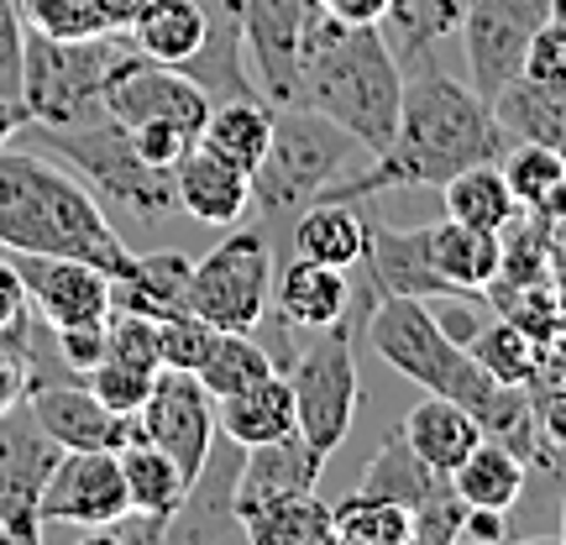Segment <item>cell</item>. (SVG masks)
Returning a JSON list of instances; mask_svg holds the SVG:
<instances>
[{
    "label": "cell",
    "instance_id": "6da1fadb",
    "mask_svg": "<svg viewBox=\"0 0 566 545\" xmlns=\"http://www.w3.org/2000/svg\"><path fill=\"white\" fill-rule=\"evenodd\" d=\"M509 153V137L493 105L472 84L451 80L441 69H424L405 80V111L399 132L367 168H352L325 200H363L384 189H441L451 174L472 163H499Z\"/></svg>",
    "mask_w": 566,
    "mask_h": 545
},
{
    "label": "cell",
    "instance_id": "7a4b0ae2",
    "mask_svg": "<svg viewBox=\"0 0 566 545\" xmlns=\"http://www.w3.org/2000/svg\"><path fill=\"white\" fill-rule=\"evenodd\" d=\"M352 132L378 158L405 111V69L384 42L378 21L373 27H346L331 17L321 0H304L300 21V101Z\"/></svg>",
    "mask_w": 566,
    "mask_h": 545
},
{
    "label": "cell",
    "instance_id": "3957f363",
    "mask_svg": "<svg viewBox=\"0 0 566 545\" xmlns=\"http://www.w3.org/2000/svg\"><path fill=\"white\" fill-rule=\"evenodd\" d=\"M0 247L80 258L105 268L111 279H122L137 258L80 174H69L38 147H11V142L0 147Z\"/></svg>",
    "mask_w": 566,
    "mask_h": 545
},
{
    "label": "cell",
    "instance_id": "277c9868",
    "mask_svg": "<svg viewBox=\"0 0 566 545\" xmlns=\"http://www.w3.org/2000/svg\"><path fill=\"white\" fill-rule=\"evenodd\" d=\"M27 147H38L48 158H59L69 174H80L90 184V195L105 205V210H122L132 221L142 226H158L163 216H174L179 200H174V174L168 168H153L142 158L126 126L111 116V111H95L84 122H69V126H42V122H27L17 132Z\"/></svg>",
    "mask_w": 566,
    "mask_h": 545
},
{
    "label": "cell",
    "instance_id": "5b68a950",
    "mask_svg": "<svg viewBox=\"0 0 566 545\" xmlns=\"http://www.w3.org/2000/svg\"><path fill=\"white\" fill-rule=\"evenodd\" d=\"M357 158H367V147L331 116L310 111V105H279L268 153L252 168V210L263 216L268 231L294 221L304 205L325 200L352 174Z\"/></svg>",
    "mask_w": 566,
    "mask_h": 545
},
{
    "label": "cell",
    "instance_id": "8992f818",
    "mask_svg": "<svg viewBox=\"0 0 566 545\" xmlns=\"http://www.w3.org/2000/svg\"><path fill=\"white\" fill-rule=\"evenodd\" d=\"M363 289L352 283V310L342 321L321 325V336L304 346L289 363V388H294V430L315 446L321 457H331L336 446L352 436L357 409H363V378H357V331L367 325L373 304L384 300V283L373 279V268L357 263Z\"/></svg>",
    "mask_w": 566,
    "mask_h": 545
},
{
    "label": "cell",
    "instance_id": "52a82bcc",
    "mask_svg": "<svg viewBox=\"0 0 566 545\" xmlns=\"http://www.w3.org/2000/svg\"><path fill=\"white\" fill-rule=\"evenodd\" d=\"M126 32H95V38H48L27 27V59H21V105L42 126H69L101 111L105 80L122 59Z\"/></svg>",
    "mask_w": 566,
    "mask_h": 545
},
{
    "label": "cell",
    "instance_id": "ba28073f",
    "mask_svg": "<svg viewBox=\"0 0 566 545\" xmlns=\"http://www.w3.org/2000/svg\"><path fill=\"white\" fill-rule=\"evenodd\" d=\"M273 300V242L268 226H242L189 268V310L216 331H258Z\"/></svg>",
    "mask_w": 566,
    "mask_h": 545
},
{
    "label": "cell",
    "instance_id": "9c48e42d",
    "mask_svg": "<svg viewBox=\"0 0 566 545\" xmlns=\"http://www.w3.org/2000/svg\"><path fill=\"white\" fill-rule=\"evenodd\" d=\"M59 457L63 446L38 425L27 399L0 415V541L17 545L42 541L38 504H42V483H48Z\"/></svg>",
    "mask_w": 566,
    "mask_h": 545
},
{
    "label": "cell",
    "instance_id": "30bf717a",
    "mask_svg": "<svg viewBox=\"0 0 566 545\" xmlns=\"http://www.w3.org/2000/svg\"><path fill=\"white\" fill-rule=\"evenodd\" d=\"M101 105L122 126L168 122V126H184L189 137H200L205 116H210V105L216 101H210L184 69H174V63H153V59H142V53L126 48L122 59H116V69H111V80H105Z\"/></svg>",
    "mask_w": 566,
    "mask_h": 545
},
{
    "label": "cell",
    "instance_id": "8fae6325",
    "mask_svg": "<svg viewBox=\"0 0 566 545\" xmlns=\"http://www.w3.org/2000/svg\"><path fill=\"white\" fill-rule=\"evenodd\" d=\"M551 17V0H472L462 17V53H467V84L493 101L509 80L525 74L530 38Z\"/></svg>",
    "mask_w": 566,
    "mask_h": 545
},
{
    "label": "cell",
    "instance_id": "7c38bea8",
    "mask_svg": "<svg viewBox=\"0 0 566 545\" xmlns=\"http://www.w3.org/2000/svg\"><path fill=\"white\" fill-rule=\"evenodd\" d=\"M132 499H126L122 457L116 451H63L48 483H42V535L48 530H80L95 535L111 520H122Z\"/></svg>",
    "mask_w": 566,
    "mask_h": 545
},
{
    "label": "cell",
    "instance_id": "4fadbf2b",
    "mask_svg": "<svg viewBox=\"0 0 566 545\" xmlns=\"http://www.w3.org/2000/svg\"><path fill=\"white\" fill-rule=\"evenodd\" d=\"M137 420H142V436L158 446L163 457H174L189 483H195V472L205 467L210 446L221 436L216 399L205 394V384L195 373H174V367H163L158 378H153V394L137 409Z\"/></svg>",
    "mask_w": 566,
    "mask_h": 545
},
{
    "label": "cell",
    "instance_id": "5bb4252c",
    "mask_svg": "<svg viewBox=\"0 0 566 545\" xmlns=\"http://www.w3.org/2000/svg\"><path fill=\"white\" fill-rule=\"evenodd\" d=\"M242 53L268 105L300 101V21L304 0H237Z\"/></svg>",
    "mask_w": 566,
    "mask_h": 545
},
{
    "label": "cell",
    "instance_id": "9a60e30c",
    "mask_svg": "<svg viewBox=\"0 0 566 545\" xmlns=\"http://www.w3.org/2000/svg\"><path fill=\"white\" fill-rule=\"evenodd\" d=\"M21 273L27 304L48 325H84L111 315V273L80 258H48V252H11Z\"/></svg>",
    "mask_w": 566,
    "mask_h": 545
},
{
    "label": "cell",
    "instance_id": "2e32d148",
    "mask_svg": "<svg viewBox=\"0 0 566 545\" xmlns=\"http://www.w3.org/2000/svg\"><path fill=\"white\" fill-rule=\"evenodd\" d=\"M27 405L38 415V425L63 446V451H122L142 436L137 415H116L105 409L84 378H63V384H42L27 394Z\"/></svg>",
    "mask_w": 566,
    "mask_h": 545
},
{
    "label": "cell",
    "instance_id": "e0dca14e",
    "mask_svg": "<svg viewBox=\"0 0 566 545\" xmlns=\"http://www.w3.org/2000/svg\"><path fill=\"white\" fill-rule=\"evenodd\" d=\"M237 472H242V446L231 436H216L179 514L168 520V541H247L237 520Z\"/></svg>",
    "mask_w": 566,
    "mask_h": 545
},
{
    "label": "cell",
    "instance_id": "ac0fdd59",
    "mask_svg": "<svg viewBox=\"0 0 566 545\" xmlns=\"http://www.w3.org/2000/svg\"><path fill=\"white\" fill-rule=\"evenodd\" d=\"M325 472V457L304 441L300 430L294 436H279V441L263 446H242V472H237V520L258 514L268 504H283V499H300V493H315Z\"/></svg>",
    "mask_w": 566,
    "mask_h": 545
},
{
    "label": "cell",
    "instance_id": "d6986e66",
    "mask_svg": "<svg viewBox=\"0 0 566 545\" xmlns=\"http://www.w3.org/2000/svg\"><path fill=\"white\" fill-rule=\"evenodd\" d=\"M174 200H179V210L189 221L237 226L252 216V179L195 142V147L174 163Z\"/></svg>",
    "mask_w": 566,
    "mask_h": 545
},
{
    "label": "cell",
    "instance_id": "ffe728a7",
    "mask_svg": "<svg viewBox=\"0 0 566 545\" xmlns=\"http://www.w3.org/2000/svg\"><path fill=\"white\" fill-rule=\"evenodd\" d=\"M363 263L373 268V279L384 283V294H409V300H446V294H457V289L430 268V252H424V226H409V231H394V226H367Z\"/></svg>",
    "mask_w": 566,
    "mask_h": 545
},
{
    "label": "cell",
    "instance_id": "44dd1931",
    "mask_svg": "<svg viewBox=\"0 0 566 545\" xmlns=\"http://www.w3.org/2000/svg\"><path fill=\"white\" fill-rule=\"evenodd\" d=\"M399 436L415 446V457H420L436 478L451 483V472L472 457V446L483 441V425L472 420L457 399H441V394H430L424 405H415L399 425Z\"/></svg>",
    "mask_w": 566,
    "mask_h": 545
},
{
    "label": "cell",
    "instance_id": "7402d4cb",
    "mask_svg": "<svg viewBox=\"0 0 566 545\" xmlns=\"http://www.w3.org/2000/svg\"><path fill=\"white\" fill-rule=\"evenodd\" d=\"M205 27H210L205 0H142V11L126 21L122 32H126V42H132V53L184 69V63L200 53Z\"/></svg>",
    "mask_w": 566,
    "mask_h": 545
},
{
    "label": "cell",
    "instance_id": "603a6c76",
    "mask_svg": "<svg viewBox=\"0 0 566 545\" xmlns=\"http://www.w3.org/2000/svg\"><path fill=\"white\" fill-rule=\"evenodd\" d=\"M189 268L195 258H184L174 247L163 252H137L122 279H111V310H137V315H184L189 310Z\"/></svg>",
    "mask_w": 566,
    "mask_h": 545
},
{
    "label": "cell",
    "instance_id": "cb8c5ba5",
    "mask_svg": "<svg viewBox=\"0 0 566 545\" xmlns=\"http://www.w3.org/2000/svg\"><path fill=\"white\" fill-rule=\"evenodd\" d=\"M424 252H430V268L457 294H488V283L499 279V231H478V226L441 216L424 226Z\"/></svg>",
    "mask_w": 566,
    "mask_h": 545
},
{
    "label": "cell",
    "instance_id": "d4e9b609",
    "mask_svg": "<svg viewBox=\"0 0 566 545\" xmlns=\"http://www.w3.org/2000/svg\"><path fill=\"white\" fill-rule=\"evenodd\" d=\"M488 105H493V116H499L509 142H541V147L566 158V84H546L520 74Z\"/></svg>",
    "mask_w": 566,
    "mask_h": 545
},
{
    "label": "cell",
    "instance_id": "484cf974",
    "mask_svg": "<svg viewBox=\"0 0 566 545\" xmlns=\"http://www.w3.org/2000/svg\"><path fill=\"white\" fill-rule=\"evenodd\" d=\"M289 242H294V252L310 258V263L352 273L367 252V221L352 210V200H315L289 221Z\"/></svg>",
    "mask_w": 566,
    "mask_h": 545
},
{
    "label": "cell",
    "instance_id": "4316f807",
    "mask_svg": "<svg viewBox=\"0 0 566 545\" xmlns=\"http://www.w3.org/2000/svg\"><path fill=\"white\" fill-rule=\"evenodd\" d=\"M216 425L237 446H263L279 441V436H294V388H289L283 373H268L258 384L216 399Z\"/></svg>",
    "mask_w": 566,
    "mask_h": 545
},
{
    "label": "cell",
    "instance_id": "83f0119b",
    "mask_svg": "<svg viewBox=\"0 0 566 545\" xmlns=\"http://www.w3.org/2000/svg\"><path fill=\"white\" fill-rule=\"evenodd\" d=\"M273 300H279V315L294 331H321V325L342 321L346 310H352V273L310 263V258H294V263L283 268Z\"/></svg>",
    "mask_w": 566,
    "mask_h": 545
},
{
    "label": "cell",
    "instance_id": "f1b7e54d",
    "mask_svg": "<svg viewBox=\"0 0 566 545\" xmlns=\"http://www.w3.org/2000/svg\"><path fill=\"white\" fill-rule=\"evenodd\" d=\"M273 111L263 95H237V101H216L210 116H205L200 147H210L216 158H226L231 168H242L252 179V168L263 163L268 137H273Z\"/></svg>",
    "mask_w": 566,
    "mask_h": 545
},
{
    "label": "cell",
    "instance_id": "f546056e",
    "mask_svg": "<svg viewBox=\"0 0 566 545\" xmlns=\"http://www.w3.org/2000/svg\"><path fill=\"white\" fill-rule=\"evenodd\" d=\"M451 488L472 509H504L509 514V509H520V499H525L530 472L504 441H488L483 436V441L472 446V457L451 472Z\"/></svg>",
    "mask_w": 566,
    "mask_h": 545
},
{
    "label": "cell",
    "instance_id": "4dcf8cb0",
    "mask_svg": "<svg viewBox=\"0 0 566 545\" xmlns=\"http://www.w3.org/2000/svg\"><path fill=\"white\" fill-rule=\"evenodd\" d=\"M441 195H446V216L478 226V231H504L525 210V205L514 200V189H509L499 163H472L462 174H451L441 184Z\"/></svg>",
    "mask_w": 566,
    "mask_h": 545
},
{
    "label": "cell",
    "instance_id": "1f68e13d",
    "mask_svg": "<svg viewBox=\"0 0 566 545\" xmlns=\"http://www.w3.org/2000/svg\"><path fill=\"white\" fill-rule=\"evenodd\" d=\"M441 488H446V478H436V472L415 457V446L394 430V436L378 446V457L367 462L357 493H373V499H388V504H405L409 514H415V509L430 504Z\"/></svg>",
    "mask_w": 566,
    "mask_h": 545
},
{
    "label": "cell",
    "instance_id": "d6a6232c",
    "mask_svg": "<svg viewBox=\"0 0 566 545\" xmlns=\"http://www.w3.org/2000/svg\"><path fill=\"white\" fill-rule=\"evenodd\" d=\"M122 457V478H126V499L137 514H153V520H174L189 493V478L179 472L174 457H163L153 441H132L116 451Z\"/></svg>",
    "mask_w": 566,
    "mask_h": 545
},
{
    "label": "cell",
    "instance_id": "836d02e7",
    "mask_svg": "<svg viewBox=\"0 0 566 545\" xmlns=\"http://www.w3.org/2000/svg\"><path fill=\"white\" fill-rule=\"evenodd\" d=\"M247 545H331V504L315 493L268 504L242 520Z\"/></svg>",
    "mask_w": 566,
    "mask_h": 545
},
{
    "label": "cell",
    "instance_id": "e575fe53",
    "mask_svg": "<svg viewBox=\"0 0 566 545\" xmlns=\"http://www.w3.org/2000/svg\"><path fill=\"white\" fill-rule=\"evenodd\" d=\"M268 373H279V367H273V352H268L252 331H221L195 378L205 384L210 399H226V394L258 384V378H268Z\"/></svg>",
    "mask_w": 566,
    "mask_h": 545
},
{
    "label": "cell",
    "instance_id": "d590c367",
    "mask_svg": "<svg viewBox=\"0 0 566 545\" xmlns=\"http://www.w3.org/2000/svg\"><path fill=\"white\" fill-rule=\"evenodd\" d=\"M331 541L336 545H409V509L373 499V493H346L331 504Z\"/></svg>",
    "mask_w": 566,
    "mask_h": 545
},
{
    "label": "cell",
    "instance_id": "8d00e7d4",
    "mask_svg": "<svg viewBox=\"0 0 566 545\" xmlns=\"http://www.w3.org/2000/svg\"><path fill=\"white\" fill-rule=\"evenodd\" d=\"M467 352H472V363L483 367L488 378H499V384H525L530 373H535V363H541V342L535 336H525L514 321H504V315H493V321H483L478 331H472V342H467Z\"/></svg>",
    "mask_w": 566,
    "mask_h": 545
},
{
    "label": "cell",
    "instance_id": "74e56055",
    "mask_svg": "<svg viewBox=\"0 0 566 545\" xmlns=\"http://www.w3.org/2000/svg\"><path fill=\"white\" fill-rule=\"evenodd\" d=\"M499 168H504L509 189H514V200L525 205V210H535V205L566 179V158L551 153V147H541V142H509V153L499 158Z\"/></svg>",
    "mask_w": 566,
    "mask_h": 545
},
{
    "label": "cell",
    "instance_id": "f35d334b",
    "mask_svg": "<svg viewBox=\"0 0 566 545\" xmlns=\"http://www.w3.org/2000/svg\"><path fill=\"white\" fill-rule=\"evenodd\" d=\"M17 11L32 32H48V38H95V32H111L101 0H17Z\"/></svg>",
    "mask_w": 566,
    "mask_h": 545
},
{
    "label": "cell",
    "instance_id": "ab89813d",
    "mask_svg": "<svg viewBox=\"0 0 566 545\" xmlns=\"http://www.w3.org/2000/svg\"><path fill=\"white\" fill-rule=\"evenodd\" d=\"M216 325L200 321L195 310H184V315H163L158 321V363L174 367V373H200V363L210 357V346H216Z\"/></svg>",
    "mask_w": 566,
    "mask_h": 545
},
{
    "label": "cell",
    "instance_id": "60d3db41",
    "mask_svg": "<svg viewBox=\"0 0 566 545\" xmlns=\"http://www.w3.org/2000/svg\"><path fill=\"white\" fill-rule=\"evenodd\" d=\"M153 378H158V373L126 367V363H116V357H101V363L84 373L90 394H95L105 409H116V415H137V409L147 405V394H153Z\"/></svg>",
    "mask_w": 566,
    "mask_h": 545
},
{
    "label": "cell",
    "instance_id": "b9f144b4",
    "mask_svg": "<svg viewBox=\"0 0 566 545\" xmlns=\"http://www.w3.org/2000/svg\"><path fill=\"white\" fill-rule=\"evenodd\" d=\"M467 509H472V504H467L462 493L446 483L430 504H420L415 514H409V541H415V545H451V541H462Z\"/></svg>",
    "mask_w": 566,
    "mask_h": 545
},
{
    "label": "cell",
    "instance_id": "7bdbcfd3",
    "mask_svg": "<svg viewBox=\"0 0 566 545\" xmlns=\"http://www.w3.org/2000/svg\"><path fill=\"white\" fill-rule=\"evenodd\" d=\"M32 325H38V310H27L21 321H11L0 331V415L27 399V346H32Z\"/></svg>",
    "mask_w": 566,
    "mask_h": 545
},
{
    "label": "cell",
    "instance_id": "ee69618b",
    "mask_svg": "<svg viewBox=\"0 0 566 545\" xmlns=\"http://www.w3.org/2000/svg\"><path fill=\"white\" fill-rule=\"evenodd\" d=\"M53 331V352L69 373H90L105 357V321H84V325H48Z\"/></svg>",
    "mask_w": 566,
    "mask_h": 545
},
{
    "label": "cell",
    "instance_id": "f6af8a7d",
    "mask_svg": "<svg viewBox=\"0 0 566 545\" xmlns=\"http://www.w3.org/2000/svg\"><path fill=\"white\" fill-rule=\"evenodd\" d=\"M21 59H27V21L17 0H0V101H21Z\"/></svg>",
    "mask_w": 566,
    "mask_h": 545
},
{
    "label": "cell",
    "instance_id": "bcb514c9",
    "mask_svg": "<svg viewBox=\"0 0 566 545\" xmlns=\"http://www.w3.org/2000/svg\"><path fill=\"white\" fill-rule=\"evenodd\" d=\"M126 137H132V147H137L142 158L153 163V168H168L174 174V163L195 147L200 137H189L184 126H168V122H147V126H126Z\"/></svg>",
    "mask_w": 566,
    "mask_h": 545
},
{
    "label": "cell",
    "instance_id": "7dc6e473",
    "mask_svg": "<svg viewBox=\"0 0 566 545\" xmlns=\"http://www.w3.org/2000/svg\"><path fill=\"white\" fill-rule=\"evenodd\" d=\"M525 74L530 80H546V84H566V27L562 21H541V32L530 38L525 53Z\"/></svg>",
    "mask_w": 566,
    "mask_h": 545
},
{
    "label": "cell",
    "instance_id": "c3c4849f",
    "mask_svg": "<svg viewBox=\"0 0 566 545\" xmlns=\"http://www.w3.org/2000/svg\"><path fill=\"white\" fill-rule=\"evenodd\" d=\"M462 541H472V545H499V541H509V514H504V509H467Z\"/></svg>",
    "mask_w": 566,
    "mask_h": 545
},
{
    "label": "cell",
    "instance_id": "681fc988",
    "mask_svg": "<svg viewBox=\"0 0 566 545\" xmlns=\"http://www.w3.org/2000/svg\"><path fill=\"white\" fill-rule=\"evenodd\" d=\"M331 17H342L346 27H373L388 11V0H321Z\"/></svg>",
    "mask_w": 566,
    "mask_h": 545
},
{
    "label": "cell",
    "instance_id": "f907efd6",
    "mask_svg": "<svg viewBox=\"0 0 566 545\" xmlns=\"http://www.w3.org/2000/svg\"><path fill=\"white\" fill-rule=\"evenodd\" d=\"M535 373H546V378H562L566 384V331H556L551 342H541V363Z\"/></svg>",
    "mask_w": 566,
    "mask_h": 545
},
{
    "label": "cell",
    "instance_id": "816d5d0a",
    "mask_svg": "<svg viewBox=\"0 0 566 545\" xmlns=\"http://www.w3.org/2000/svg\"><path fill=\"white\" fill-rule=\"evenodd\" d=\"M27 122H32V116H27V105L21 101H0V147H6V142H17V132Z\"/></svg>",
    "mask_w": 566,
    "mask_h": 545
},
{
    "label": "cell",
    "instance_id": "f5cc1de1",
    "mask_svg": "<svg viewBox=\"0 0 566 545\" xmlns=\"http://www.w3.org/2000/svg\"><path fill=\"white\" fill-rule=\"evenodd\" d=\"M101 11H105V21H111V32H122L126 21L142 11V0H101Z\"/></svg>",
    "mask_w": 566,
    "mask_h": 545
},
{
    "label": "cell",
    "instance_id": "db71d44e",
    "mask_svg": "<svg viewBox=\"0 0 566 545\" xmlns=\"http://www.w3.org/2000/svg\"><path fill=\"white\" fill-rule=\"evenodd\" d=\"M551 21H562L566 27V0H551Z\"/></svg>",
    "mask_w": 566,
    "mask_h": 545
},
{
    "label": "cell",
    "instance_id": "11a10c76",
    "mask_svg": "<svg viewBox=\"0 0 566 545\" xmlns=\"http://www.w3.org/2000/svg\"><path fill=\"white\" fill-rule=\"evenodd\" d=\"M562 541H566V499H562Z\"/></svg>",
    "mask_w": 566,
    "mask_h": 545
}]
</instances>
